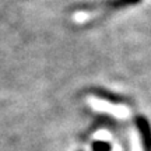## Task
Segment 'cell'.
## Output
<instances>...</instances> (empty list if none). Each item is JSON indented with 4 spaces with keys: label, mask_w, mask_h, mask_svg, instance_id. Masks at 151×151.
I'll return each instance as SVG.
<instances>
[{
    "label": "cell",
    "mask_w": 151,
    "mask_h": 151,
    "mask_svg": "<svg viewBox=\"0 0 151 151\" xmlns=\"http://www.w3.org/2000/svg\"><path fill=\"white\" fill-rule=\"evenodd\" d=\"M130 143H132V151H143V144H141V137L140 133L132 130L130 134Z\"/></svg>",
    "instance_id": "cell-2"
},
{
    "label": "cell",
    "mask_w": 151,
    "mask_h": 151,
    "mask_svg": "<svg viewBox=\"0 0 151 151\" xmlns=\"http://www.w3.org/2000/svg\"><path fill=\"white\" fill-rule=\"evenodd\" d=\"M87 102L94 111L108 113V115L116 119H127L132 113L129 106H126L123 104H112L109 101H105V99H101V98L97 97H88Z\"/></svg>",
    "instance_id": "cell-1"
}]
</instances>
